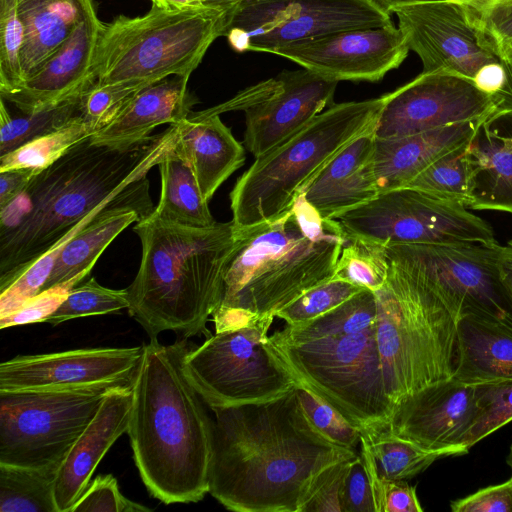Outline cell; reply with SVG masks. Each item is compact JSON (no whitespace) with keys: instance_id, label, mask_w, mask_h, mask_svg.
Segmentation results:
<instances>
[{"instance_id":"2","label":"cell","mask_w":512,"mask_h":512,"mask_svg":"<svg viewBox=\"0 0 512 512\" xmlns=\"http://www.w3.org/2000/svg\"><path fill=\"white\" fill-rule=\"evenodd\" d=\"M174 141L172 125L125 148L89 137L41 170L0 208V291L85 218L120 200L150 197L147 173Z\"/></svg>"},{"instance_id":"55","label":"cell","mask_w":512,"mask_h":512,"mask_svg":"<svg viewBox=\"0 0 512 512\" xmlns=\"http://www.w3.org/2000/svg\"><path fill=\"white\" fill-rule=\"evenodd\" d=\"M374 1H376L378 4H380L382 7H384L385 9H387L390 12V10L396 6L420 3V2H428V1H438V0H374Z\"/></svg>"},{"instance_id":"57","label":"cell","mask_w":512,"mask_h":512,"mask_svg":"<svg viewBox=\"0 0 512 512\" xmlns=\"http://www.w3.org/2000/svg\"><path fill=\"white\" fill-rule=\"evenodd\" d=\"M243 1L245 0H205L204 5L227 10Z\"/></svg>"},{"instance_id":"19","label":"cell","mask_w":512,"mask_h":512,"mask_svg":"<svg viewBox=\"0 0 512 512\" xmlns=\"http://www.w3.org/2000/svg\"><path fill=\"white\" fill-rule=\"evenodd\" d=\"M408 52L401 31L392 22L295 43L275 55L338 82H376L398 68Z\"/></svg>"},{"instance_id":"16","label":"cell","mask_w":512,"mask_h":512,"mask_svg":"<svg viewBox=\"0 0 512 512\" xmlns=\"http://www.w3.org/2000/svg\"><path fill=\"white\" fill-rule=\"evenodd\" d=\"M374 135L399 138L482 119L501 103L471 80L446 71L423 72L384 95Z\"/></svg>"},{"instance_id":"27","label":"cell","mask_w":512,"mask_h":512,"mask_svg":"<svg viewBox=\"0 0 512 512\" xmlns=\"http://www.w3.org/2000/svg\"><path fill=\"white\" fill-rule=\"evenodd\" d=\"M154 209L151 198L121 200L102 209L63 245L41 292L59 285L77 286L111 242Z\"/></svg>"},{"instance_id":"7","label":"cell","mask_w":512,"mask_h":512,"mask_svg":"<svg viewBox=\"0 0 512 512\" xmlns=\"http://www.w3.org/2000/svg\"><path fill=\"white\" fill-rule=\"evenodd\" d=\"M384 101L383 95L333 103L255 158L230 192L235 227L254 226L287 212L339 152L375 127Z\"/></svg>"},{"instance_id":"56","label":"cell","mask_w":512,"mask_h":512,"mask_svg":"<svg viewBox=\"0 0 512 512\" xmlns=\"http://www.w3.org/2000/svg\"><path fill=\"white\" fill-rule=\"evenodd\" d=\"M48 1L51 0H18L19 13L22 14L33 10Z\"/></svg>"},{"instance_id":"54","label":"cell","mask_w":512,"mask_h":512,"mask_svg":"<svg viewBox=\"0 0 512 512\" xmlns=\"http://www.w3.org/2000/svg\"><path fill=\"white\" fill-rule=\"evenodd\" d=\"M500 270L502 277L512 292V240L503 245L500 259Z\"/></svg>"},{"instance_id":"12","label":"cell","mask_w":512,"mask_h":512,"mask_svg":"<svg viewBox=\"0 0 512 512\" xmlns=\"http://www.w3.org/2000/svg\"><path fill=\"white\" fill-rule=\"evenodd\" d=\"M113 387L0 391V464L59 468Z\"/></svg>"},{"instance_id":"13","label":"cell","mask_w":512,"mask_h":512,"mask_svg":"<svg viewBox=\"0 0 512 512\" xmlns=\"http://www.w3.org/2000/svg\"><path fill=\"white\" fill-rule=\"evenodd\" d=\"M502 250L497 241L386 245L388 260L427 284L456 320L472 314L512 329V292L500 270Z\"/></svg>"},{"instance_id":"42","label":"cell","mask_w":512,"mask_h":512,"mask_svg":"<svg viewBox=\"0 0 512 512\" xmlns=\"http://www.w3.org/2000/svg\"><path fill=\"white\" fill-rule=\"evenodd\" d=\"M362 289L364 288L333 277L308 290L280 310L276 317L288 325L305 323L332 310Z\"/></svg>"},{"instance_id":"21","label":"cell","mask_w":512,"mask_h":512,"mask_svg":"<svg viewBox=\"0 0 512 512\" xmlns=\"http://www.w3.org/2000/svg\"><path fill=\"white\" fill-rule=\"evenodd\" d=\"M103 22L94 1L70 37L15 91L1 95L22 114L52 108L95 84L93 64Z\"/></svg>"},{"instance_id":"58","label":"cell","mask_w":512,"mask_h":512,"mask_svg":"<svg viewBox=\"0 0 512 512\" xmlns=\"http://www.w3.org/2000/svg\"><path fill=\"white\" fill-rule=\"evenodd\" d=\"M463 4L470 11H477L494 0H451Z\"/></svg>"},{"instance_id":"10","label":"cell","mask_w":512,"mask_h":512,"mask_svg":"<svg viewBox=\"0 0 512 512\" xmlns=\"http://www.w3.org/2000/svg\"><path fill=\"white\" fill-rule=\"evenodd\" d=\"M273 320L258 318L191 346L184 370L212 410L271 401L295 388L298 380L269 343Z\"/></svg>"},{"instance_id":"30","label":"cell","mask_w":512,"mask_h":512,"mask_svg":"<svg viewBox=\"0 0 512 512\" xmlns=\"http://www.w3.org/2000/svg\"><path fill=\"white\" fill-rule=\"evenodd\" d=\"M92 2L93 0H51L20 14L25 27L21 52L24 81L36 73L70 37Z\"/></svg>"},{"instance_id":"47","label":"cell","mask_w":512,"mask_h":512,"mask_svg":"<svg viewBox=\"0 0 512 512\" xmlns=\"http://www.w3.org/2000/svg\"><path fill=\"white\" fill-rule=\"evenodd\" d=\"M151 508L126 498L112 474L99 475L83 491L70 512H147Z\"/></svg>"},{"instance_id":"29","label":"cell","mask_w":512,"mask_h":512,"mask_svg":"<svg viewBox=\"0 0 512 512\" xmlns=\"http://www.w3.org/2000/svg\"><path fill=\"white\" fill-rule=\"evenodd\" d=\"M453 377L469 385L512 381V329L472 314L457 319Z\"/></svg>"},{"instance_id":"37","label":"cell","mask_w":512,"mask_h":512,"mask_svg":"<svg viewBox=\"0 0 512 512\" xmlns=\"http://www.w3.org/2000/svg\"><path fill=\"white\" fill-rule=\"evenodd\" d=\"M346 237L334 278L372 291L381 289L387 281L389 270L386 245L360 237Z\"/></svg>"},{"instance_id":"50","label":"cell","mask_w":512,"mask_h":512,"mask_svg":"<svg viewBox=\"0 0 512 512\" xmlns=\"http://www.w3.org/2000/svg\"><path fill=\"white\" fill-rule=\"evenodd\" d=\"M450 508L453 512H512V477L452 501Z\"/></svg>"},{"instance_id":"31","label":"cell","mask_w":512,"mask_h":512,"mask_svg":"<svg viewBox=\"0 0 512 512\" xmlns=\"http://www.w3.org/2000/svg\"><path fill=\"white\" fill-rule=\"evenodd\" d=\"M174 145V144H173ZM161 194L153 213L164 221L189 227H209L214 220L195 176L173 146L159 163Z\"/></svg>"},{"instance_id":"1","label":"cell","mask_w":512,"mask_h":512,"mask_svg":"<svg viewBox=\"0 0 512 512\" xmlns=\"http://www.w3.org/2000/svg\"><path fill=\"white\" fill-rule=\"evenodd\" d=\"M212 411L209 493L231 511L298 512L317 474L358 454L313 426L295 388L271 401Z\"/></svg>"},{"instance_id":"52","label":"cell","mask_w":512,"mask_h":512,"mask_svg":"<svg viewBox=\"0 0 512 512\" xmlns=\"http://www.w3.org/2000/svg\"><path fill=\"white\" fill-rule=\"evenodd\" d=\"M40 171L32 167L0 171V208L19 196Z\"/></svg>"},{"instance_id":"41","label":"cell","mask_w":512,"mask_h":512,"mask_svg":"<svg viewBox=\"0 0 512 512\" xmlns=\"http://www.w3.org/2000/svg\"><path fill=\"white\" fill-rule=\"evenodd\" d=\"M24 38L18 0H0V95L15 91L24 81L21 66Z\"/></svg>"},{"instance_id":"51","label":"cell","mask_w":512,"mask_h":512,"mask_svg":"<svg viewBox=\"0 0 512 512\" xmlns=\"http://www.w3.org/2000/svg\"><path fill=\"white\" fill-rule=\"evenodd\" d=\"M344 512H375L365 464L358 453L353 458L343 488Z\"/></svg>"},{"instance_id":"9","label":"cell","mask_w":512,"mask_h":512,"mask_svg":"<svg viewBox=\"0 0 512 512\" xmlns=\"http://www.w3.org/2000/svg\"><path fill=\"white\" fill-rule=\"evenodd\" d=\"M225 25L226 10L206 5L179 11L152 5L142 16L118 15L102 24L95 84L146 87L173 75L190 77Z\"/></svg>"},{"instance_id":"22","label":"cell","mask_w":512,"mask_h":512,"mask_svg":"<svg viewBox=\"0 0 512 512\" xmlns=\"http://www.w3.org/2000/svg\"><path fill=\"white\" fill-rule=\"evenodd\" d=\"M132 384L111 388L98 411L60 464L54 483L58 512L70 509L89 485L101 459L127 433L132 406Z\"/></svg>"},{"instance_id":"38","label":"cell","mask_w":512,"mask_h":512,"mask_svg":"<svg viewBox=\"0 0 512 512\" xmlns=\"http://www.w3.org/2000/svg\"><path fill=\"white\" fill-rule=\"evenodd\" d=\"M128 308L125 289H111L100 285L94 278L73 287L59 307L45 322L56 326L71 319L116 313Z\"/></svg>"},{"instance_id":"48","label":"cell","mask_w":512,"mask_h":512,"mask_svg":"<svg viewBox=\"0 0 512 512\" xmlns=\"http://www.w3.org/2000/svg\"><path fill=\"white\" fill-rule=\"evenodd\" d=\"M466 10L497 52L512 40V0H494L477 11Z\"/></svg>"},{"instance_id":"34","label":"cell","mask_w":512,"mask_h":512,"mask_svg":"<svg viewBox=\"0 0 512 512\" xmlns=\"http://www.w3.org/2000/svg\"><path fill=\"white\" fill-rule=\"evenodd\" d=\"M94 133L82 115L75 116L57 130L0 156V171L29 167L43 170Z\"/></svg>"},{"instance_id":"11","label":"cell","mask_w":512,"mask_h":512,"mask_svg":"<svg viewBox=\"0 0 512 512\" xmlns=\"http://www.w3.org/2000/svg\"><path fill=\"white\" fill-rule=\"evenodd\" d=\"M398 28L423 72L446 71L471 80L481 91L512 108V66L472 22L463 4L451 0L393 7Z\"/></svg>"},{"instance_id":"24","label":"cell","mask_w":512,"mask_h":512,"mask_svg":"<svg viewBox=\"0 0 512 512\" xmlns=\"http://www.w3.org/2000/svg\"><path fill=\"white\" fill-rule=\"evenodd\" d=\"M173 150L190 166L203 199L209 203L217 189L245 163V149L219 115L189 116L176 124Z\"/></svg>"},{"instance_id":"33","label":"cell","mask_w":512,"mask_h":512,"mask_svg":"<svg viewBox=\"0 0 512 512\" xmlns=\"http://www.w3.org/2000/svg\"><path fill=\"white\" fill-rule=\"evenodd\" d=\"M57 467L0 464L1 512H58L54 499Z\"/></svg>"},{"instance_id":"49","label":"cell","mask_w":512,"mask_h":512,"mask_svg":"<svg viewBox=\"0 0 512 512\" xmlns=\"http://www.w3.org/2000/svg\"><path fill=\"white\" fill-rule=\"evenodd\" d=\"M71 289L72 287L69 285H59L40 292L13 313L0 318V328L45 322V319L59 307Z\"/></svg>"},{"instance_id":"17","label":"cell","mask_w":512,"mask_h":512,"mask_svg":"<svg viewBox=\"0 0 512 512\" xmlns=\"http://www.w3.org/2000/svg\"><path fill=\"white\" fill-rule=\"evenodd\" d=\"M337 84L303 68L244 90L247 150L257 158L306 125L333 104Z\"/></svg>"},{"instance_id":"14","label":"cell","mask_w":512,"mask_h":512,"mask_svg":"<svg viewBox=\"0 0 512 512\" xmlns=\"http://www.w3.org/2000/svg\"><path fill=\"white\" fill-rule=\"evenodd\" d=\"M392 23L374 0H245L226 10L223 36L236 52L276 51L337 32Z\"/></svg>"},{"instance_id":"35","label":"cell","mask_w":512,"mask_h":512,"mask_svg":"<svg viewBox=\"0 0 512 512\" xmlns=\"http://www.w3.org/2000/svg\"><path fill=\"white\" fill-rule=\"evenodd\" d=\"M83 94L70 98L52 108L16 117L9 114L5 100L1 98L0 156L34 138L53 132L73 117L82 115Z\"/></svg>"},{"instance_id":"6","label":"cell","mask_w":512,"mask_h":512,"mask_svg":"<svg viewBox=\"0 0 512 512\" xmlns=\"http://www.w3.org/2000/svg\"><path fill=\"white\" fill-rule=\"evenodd\" d=\"M376 316L375 293L364 288L325 314L269 336L295 378L361 431L386 429L394 410L384 386Z\"/></svg>"},{"instance_id":"46","label":"cell","mask_w":512,"mask_h":512,"mask_svg":"<svg viewBox=\"0 0 512 512\" xmlns=\"http://www.w3.org/2000/svg\"><path fill=\"white\" fill-rule=\"evenodd\" d=\"M352 460L353 458L337 462L317 474L307 489L298 512H344L343 488Z\"/></svg>"},{"instance_id":"18","label":"cell","mask_w":512,"mask_h":512,"mask_svg":"<svg viewBox=\"0 0 512 512\" xmlns=\"http://www.w3.org/2000/svg\"><path fill=\"white\" fill-rule=\"evenodd\" d=\"M143 345L20 355L0 364V391L132 384Z\"/></svg>"},{"instance_id":"53","label":"cell","mask_w":512,"mask_h":512,"mask_svg":"<svg viewBox=\"0 0 512 512\" xmlns=\"http://www.w3.org/2000/svg\"><path fill=\"white\" fill-rule=\"evenodd\" d=\"M152 5L170 11L186 10L203 6L205 0H150Z\"/></svg>"},{"instance_id":"3","label":"cell","mask_w":512,"mask_h":512,"mask_svg":"<svg viewBox=\"0 0 512 512\" xmlns=\"http://www.w3.org/2000/svg\"><path fill=\"white\" fill-rule=\"evenodd\" d=\"M185 339L143 344L127 434L148 492L164 504L198 502L209 493L213 420L189 381Z\"/></svg>"},{"instance_id":"59","label":"cell","mask_w":512,"mask_h":512,"mask_svg":"<svg viewBox=\"0 0 512 512\" xmlns=\"http://www.w3.org/2000/svg\"><path fill=\"white\" fill-rule=\"evenodd\" d=\"M498 53L506 62L512 66V40L505 44Z\"/></svg>"},{"instance_id":"23","label":"cell","mask_w":512,"mask_h":512,"mask_svg":"<svg viewBox=\"0 0 512 512\" xmlns=\"http://www.w3.org/2000/svg\"><path fill=\"white\" fill-rule=\"evenodd\" d=\"M470 175L467 209L512 214V108L480 119L465 148Z\"/></svg>"},{"instance_id":"25","label":"cell","mask_w":512,"mask_h":512,"mask_svg":"<svg viewBox=\"0 0 512 512\" xmlns=\"http://www.w3.org/2000/svg\"><path fill=\"white\" fill-rule=\"evenodd\" d=\"M374 129L339 152L303 193L323 218L335 219L380 193L373 166Z\"/></svg>"},{"instance_id":"28","label":"cell","mask_w":512,"mask_h":512,"mask_svg":"<svg viewBox=\"0 0 512 512\" xmlns=\"http://www.w3.org/2000/svg\"><path fill=\"white\" fill-rule=\"evenodd\" d=\"M479 120L399 138L375 137L373 166L380 193L406 187L435 159L467 143Z\"/></svg>"},{"instance_id":"8","label":"cell","mask_w":512,"mask_h":512,"mask_svg":"<svg viewBox=\"0 0 512 512\" xmlns=\"http://www.w3.org/2000/svg\"><path fill=\"white\" fill-rule=\"evenodd\" d=\"M388 263L387 281L374 293L384 386L395 407L405 397L453 377L457 320L421 279Z\"/></svg>"},{"instance_id":"39","label":"cell","mask_w":512,"mask_h":512,"mask_svg":"<svg viewBox=\"0 0 512 512\" xmlns=\"http://www.w3.org/2000/svg\"><path fill=\"white\" fill-rule=\"evenodd\" d=\"M475 400V418L460 441L467 449L512 421V381L475 385Z\"/></svg>"},{"instance_id":"40","label":"cell","mask_w":512,"mask_h":512,"mask_svg":"<svg viewBox=\"0 0 512 512\" xmlns=\"http://www.w3.org/2000/svg\"><path fill=\"white\" fill-rule=\"evenodd\" d=\"M99 212L74 226L58 243L28 266L9 286L0 291V318L13 313L41 292L63 245Z\"/></svg>"},{"instance_id":"44","label":"cell","mask_w":512,"mask_h":512,"mask_svg":"<svg viewBox=\"0 0 512 512\" xmlns=\"http://www.w3.org/2000/svg\"><path fill=\"white\" fill-rule=\"evenodd\" d=\"M359 454L365 464L375 512H422L415 487L405 480L381 476L366 441L361 437Z\"/></svg>"},{"instance_id":"15","label":"cell","mask_w":512,"mask_h":512,"mask_svg":"<svg viewBox=\"0 0 512 512\" xmlns=\"http://www.w3.org/2000/svg\"><path fill=\"white\" fill-rule=\"evenodd\" d=\"M468 210L402 187L381 192L335 220L346 236L385 245L496 242L491 225Z\"/></svg>"},{"instance_id":"45","label":"cell","mask_w":512,"mask_h":512,"mask_svg":"<svg viewBox=\"0 0 512 512\" xmlns=\"http://www.w3.org/2000/svg\"><path fill=\"white\" fill-rule=\"evenodd\" d=\"M145 87L94 84L82 96V116L94 132L111 123Z\"/></svg>"},{"instance_id":"32","label":"cell","mask_w":512,"mask_h":512,"mask_svg":"<svg viewBox=\"0 0 512 512\" xmlns=\"http://www.w3.org/2000/svg\"><path fill=\"white\" fill-rule=\"evenodd\" d=\"M375 460L378 473L391 480H406L426 470L435 461L466 454L467 449L427 450L392 434L387 428L361 431Z\"/></svg>"},{"instance_id":"60","label":"cell","mask_w":512,"mask_h":512,"mask_svg":"<svg viewBox=\"0 0 512 512\" xmlns=\"http://www.w3.org/2000/svg\"><path fill=\"white\" fill-rule=\"evenodd\" d=\"M506 463L508 464V466L510 467V469L512 471V445L510 446V450H509V454L506 459Z\"/></svg>"},{"instance_id":"4","label":"cell","mask_w":512,"mask_h":512,"mask_svg":"<svg viewBox=\"0 0 512 512\" xmlns=\"http://www.w3.org/2000/svg\"><path fill=\"white\" fill-rule=\"evenodd\" d=\"M215 332L239 328L277 313L334 277L346 234L301 194L281 216L237 229Z\"/></svg>"},{"instance_id":"5","label":"cell","mask_w":512,"mask_h":512,"mask_svg":"<svg viewBox=\"0 0 512 512\" xmlns=\"http://www.w3.org/2000/svg\"><path fill=\"white\" fill-rule=\"evenodd\" d=\"M141 241L138 272L126 288L128 312L151 337L209 334L221 304L225 275L237 242L233 221L189 227L153 212L133 228Z\"/></svg>"},{"instance_id":"43","label":"cell","mask_w":512,"mask_h":512,"mask_svg":"<svg viewBox=\"0 0 512 512\" xmlns=\"http://www.w3.org/2000/svg\"><path fill=\"white\" fill-rule=\"evenodd\" d=\"M304 412L313 426L332 443L353 449L360 446L361 430L298 381L295 387Z\"/></svg>"},{"instance_id":"36","label":"cell","mask_w":512,"mask_h":512,"mask_svg":"<svg viewBox=\"0 0 512 512\" xmlns=\"http://www.w3.org/2000/svg\"><path fill=\"white\" fill-rule=\"evenodd\" d=\"M466 144L435 159L406 187L466 207L470 189Z\"/></svg>"},{"instance_id":"26","label":"cell","mask_w":512,"mask_h":512,"mask_svg":"<svg viewBox=\"0 0 512 512\" xmlns=\"http://www.w3.org/2000/svg\"><path fill=\"white\" fill-rule=\"evenodd\" d=\"M189 77L173 75L140 90L107 126L95 132L93 144L125 148L147 139L159 125L187 118L198 99L187 87Z\"/></svg>"},{"instance_id":"20","label":"cell","mask_w":512,"mask_h":512,"mask_svg":"<svg viewBox=\"0 0 512 512\" xmlns=\"http://www.w3.org/2000/svg\"><path fill=\"white\" fill-rule=\"evenodd\" d=\"M475 414V385L451 378L402 399L387 429L427 450L467 449L460 441Z\"/></svg>"}]
</instances>
